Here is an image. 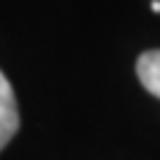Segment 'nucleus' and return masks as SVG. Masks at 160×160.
Wrapping results in <instances>:
<instances>
[{"label":"nucleus","instance_id":"nucleus-1","mask_svg":"<svg viewBox=\"0 0 160 160\" xmlns=\"http://www.w3.org/2000/svg\"><path fill=\"white\" fill-rule=\"evenodd\" d=\"M17 129H19V112H17L14 91L7 77L0 72V151L12 141Z\"/></svg>","mask_w":160,"mask_h":160},{"label":"nucleus","instance_id":"nucleus-2","mask_svg":"<svg viewBox=\"0 0 160 160\" xmlns=\"http://www.w3.org/2000/svg\"><path fill=\"white\" fill-rule=\"evenodd\" d=\"M136 77L148 93L160 98V50H146L139 55Z\"/></svg>","mask_w":160,"mask_h":160},{"label":"nucleus","instance_id":"nucleus-3","mask_svg":"<svg viewBox=\"0 0 160 160\" xmlns=\"http://www.w3.org/2000/svg\"><path fill=\"white\" fill-rule=\"evenodd\" d=\"M151 7H153V12H160V0H153V2H151Z\"/></svg>","mask_w":160,"mask_h":160}]
</instances>
